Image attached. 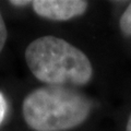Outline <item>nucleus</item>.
I'll return each instance as SVG.
<instances>
[{"mask_svg": "<svg viewBox=\"0 0 131 131\" xmlns=\"http://www.w3.org/2000/svg\"><path fill=\"white\" fill-rule=\"evenodd\" d=\"M32 7L40 18L60 22L83 15L89 3L84 0H35Z\"/></svg>", "mask_w": 131, "mask_h": 131, "instance_id": "3", "label": "nucleus"}, {"mask_svg": "<svg viewBox=\"0 0 131 131\" xmlns=\"http://www.w3.org/2000/svg\"><path fill=\"white\" fill-rule=\"evenodd\" d=\"M24 56L32 74L47 85L82 86L93 78L89 57L63 38L38 37L28 44Z\"/></svg>", "mask_w": 131, "mask_h": 131, "instance_id": "1", "label": "nucleus"}, {"mask_svg": "<svg viewBox=\"0 0 131 131\" xmlns=\"http://www.w3.org/2000/svg\"><path fill=\"white\" fill-rule=\"evenodd\" d=\"M7 38H8V31H7L6 22L3 20L1 12H0V52L2 51L3 47H5Z\"/></svg>", "mask_w": 131, "mask_h": 131, "instance_id": "5", "label": "nucleus"}, {"mask_svg": "<svg viewBox=\"0 0 131 131\" xmlns=\"http://www.w3.org/2000/svg\"><path fill=\"white\" fill-rule=\"evenodd\" d=\"M126 131H131V114L127 120V125H126Z\"/></svg>", "mask_w": 131, "mask_h": 131, "instance_id": "8", "label": "nucleus"}, {"mask_svg": "<svg viewBox=\"0 0 131 131\" xmlns=\"http://www.w3.org/2000/svg\"><path fill=\"white\" fill-rule=\"evenodd\" d=\"M7 108H8L7 101H6L5 96L2 95V93L0 92V125H1V122L3 121V119H5V117H6Z\"/></svg>", "mask_w": 131, "mask_h": 131, "instance_id": "6", "label": "nucleus"}, {"mask_svg": "<svg viewBox=\"0 0 131 131\" xmlns=\"http://www.w3.org/2000/svg\"><path fill=\"white\" fill-rule=\"evenodd\" d=\"M92 102L70 86L45 85L28 93L22 104L24 121L34 131H68L86 121Z\"/></svg>", "mask_w": 131, "mask_h": 131, "instance_id": "2", "label": "nucleus"}, {"mask_svg": "<svg viewBox=\"0 0 131 131\" xmlns=\"http://www.w3.org/2000/svg\"><path fill=\"white\" fill-rule=\"evenodd\" d=\"M119 26L121 32L126 36H131V2L126 8L124 13L120 16Z\"/></svg>", "mask_w": 131, "mask_h": 131, "instance_id": "4", "label": "nucleus"}, {"mask_svg": "<svg viewBox=\"0 0 131 131\" xmlns=\"http://www.w3.org/2000/svg\"><path fill=\"white\" fill-rule=\"evenodd\" d=\"M9 3L12 6H14V7H25L28 5V3H32V2L31 1H24V0H22V1L14 0V1H9Z\"/></svg>", "mask_w": 131, "mask_h": 131, "instance_id": "7", "label": "nucleus"}]
</instances>
